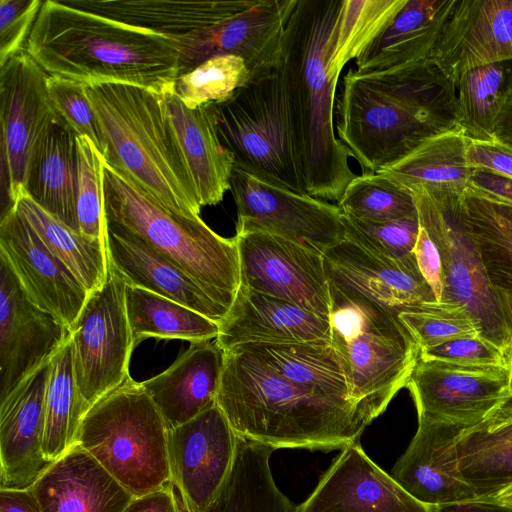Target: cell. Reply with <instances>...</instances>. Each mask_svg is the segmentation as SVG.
<instances>
[{"label": "cell", "instance_id": "cell-1", "mask_svg": "<svg viewBox=\"0 0 512 512\" xmlns=\"http://www.w3.org/2000/svg\"><path fill=\"white\" fill-rule=\"evenodd\" d=\"M336 112L337 137L363 172L459 129L454 82L432 59L370 73L350 69Z\"/></svg>", "mask_w": 512, "mask_h": 512}, {"label": "cell", "instance_id": "cell-2", "mask_svg": "<svg viewBox=\"0 0 512 512\" xmlns=\"http://www.w3.org/2000/svg\"><path fill=\"white\" fill-rule=\"evenodd\" d=\"M216 405L239 437L274 450H343L375 419L364 406L312 393L239 348L224 351Z\"/></svg>", "mask_w": 512, "mask_h": 512}, {"label": "cell", "instance_id": "cell-3", "mask_svg": "<svg viewBox=\"0 0 512 512\" xmlns=\"http://www.w3.org/2000/svg\"><path fill=\"white\" fill-rule=\"evenodd\" d=\"M25 50L48 75L84 85L131 84L164 95L178 76L171 39L64 1H43Z\"/></svg>", "mask_w": 512, "mask_h": 512}, {"label": "cell", "instance_id": "cell-4", "mask_svg": "<svg viewBox=\"0 0 512 512\" xmlns=\"http://www.w3.org/2000/svg\"><path fill=\"white\" fill-rule=\"evenodd\" d=\"M342 0H296L289 16L281 72L305 192L339 201L356 176L352 157L334 127V101L340 76L326 71L328 42Z\"/></svg>", "mask_w": 512, "mask_h": 512}, {"label": "cell", "instance_id": "cell-5", "mask_svg": "<svg viewBox=\"0 0 512 512\" xmlns=\"http://www.w3.org/2000/svg\"><path fill=\"white\" fill-rule=\"evenodd\" d=\"M107 164L167 209L200 217L201 205L171 129L163 96L123 83L86 85Z\"/></svg>", "mask_w": 512, "mask_h": 512}, {"label": "cell", "instance_id": "cell-6", "mask_svg": "<svg viewBox=\"0 0 512 512\" xmlns=\"http://www.w3.org/2000/svg\"><path fill=\"white\" fill-rule=\"evenodd\" d=\"M106 221L135 235L182 268L229 310L240 286L235 238L214 232L200 217L175 213L104 160Z\"/></svg>", "mask_w": 512, "mask_h": 512}, {"label": "cell", "instance_id": "cell-7", "mask_svg": "<svg viewBox=\"0 0 512 512\" xmlns=\"http://www.w3.org/2000/svg\"><path fill=\"white\" fill-rule=\"evenodd\" d=\"M168 427L141 382L129 377L84 416L76 444L134 497L171 482Z\"/></svg>", "mask_w": 512, "mask_h": 512}, {"label": "cell", "instance_id": "cell-8", "mask_svg": "<svg viewBox=\"0 0 512 512\" xmlns=\"http://www.w3.org/2000/svg\"><path fill=\"white\" fill-rule=\"evenodd\" d=\"M330 294L332 343L345 360L354 399L377 418L406 387L419 349L386 308L332 286Z\"/></svg>", "mask_w": 512, "mask_h": 512}, {"label": "cell", "instance_id": "cell-9", "mask_svg": "<svg viewBox=\"0 0 512 512\" xmlns=\"http://www.w3.org/2000/svg\"><path fill=\"white\" fill-rule=\"evenodd\" d=\"M412 194L419 224L441 256L445 278L441 301L464 307L481 337L496 345L512 366V296L489 276L480 246L464 219L463 194L424 189Z\"/></svg>", "mask_w": 512, "mask_h": 512}, {"label": "cell", "instance_id": "cell-10", "mask_svg": "<svg viewBox=\"0 0 512 512\" xmlns=\"http://www.w3.org/2000/svg\"><path fill=\"white\" fill-rule=\"evenodd\" d=\"M212 105L219 139L235 167L306 193L281 68L249 77L230 98Z\"/></svg>", "mask_w": 512, "mask_h": 512}, {"label": "cell", "instance_id": "cell-11", "mask_svg": "<svg viewBox=\"0 0 512 512\" xmlns=\"http://www.w3.org/2000/svg\"><path fill=\"white\" fill-rule=\"evenodd\" d=\"M126 284L110 269L70 327L78 390L90 409L129 377L135 348L125 304Z\"/></svg>", "mask_w": 512, "mask_h": 512}, {"label": "cell", "instance_id": "cell-12", "mask_svg": "<svg viewBox=\"0 0 512 512\" xmlns=\"http://www.w3.org/2000/svg\"><path fill=\"white\" fill-rule=\"evenodd\" d=\"M236 229L259 230L324 253L345 239L338 205L233 167Z\"/></svg>", "mask_w": 512, "mask_h": 512}, {"label": "cell", "instance_id": "cell-13", "mask_svg": "<svg viewBox=\"0 0 512 512\" xmlns=\"http://www.w3.org/2000/svg\"><path fill=\"white\" fill-rule=\"evenodd\" d=\"M47 78L25 49L0 66L2 176L7 197L1 215L15 207L25 190L34 153L57 116Z\"/></svg>", "mask_w": 512, "mask_h": 512}, {"label": "cell", "instance_id": "cell-14", "mask_svg": "<svg viewBox=\"0 0 512 512\" xmlns=\"http://www.w3.org/2000/svg\"><path fill=\"white\" fill-rule=\"evenodd\" d=\"M240 285L330 319L332 301L323 254L285 238L236 229Z\"/></svg>", "mask_w": 512, "mask_h": 512}, {"label": "cell", "instance_id": "cell-15", "mask_svg": "<svg viewBox=\"0 0 512 512\" xmlns=\"http://www.w3.org/2000/svg\"><path fill=\"white\" fill-rule=\"evenodd\" d=\"M295 3L250 0L243 10L171 40L178 52V75L221 55L244 59L250 77L281 68L286 25Z\"/></svg>", "mask_w": 512, "mask_h": 512}, {"label": "cell", "instance_id": "cell-16", "mask_svg": "<svg viewBox=\"0 0 512 512\" xmlns=\"http://www.w3.org/2000/svg\"><path fill=\"white\" fill-rule=\"evenodd\" d=\"M406 388L418 422L469 429L482 424L512 394L511 370L502 366H461L419 358Z\"/></svg>", "mask_w": 512, "mask_h": 512}, {"label": "cell", "instance_id": "cell-17", "mask_svg": "<svg viewBox=\"0 0 512 512\" xmlns=\"http://www.w3.org/2000/svg\"><path fill=\"white\" fill-rule=\"evenodd\" d=\"M237 442L217 405L168 429L171 482L190 512H202L214 498L233 465Z\"/></svg>", "mask_w": 512, "mask_h": 512}, {"label": "cell", "instance_id": "cell-18", "mask_svg": "<svg viewBox=\"0 0 512 512\" xmlns=\"http://www.w3.org/2000/svg\"><path fill=\"white\" fill-rule=\"evenodd\" d=\"M69 338V328L28 299L0 255V402Z\"/></svg>", "mask_w": 512, "mask_h": 512}, {"label": "cell", "instance_id": "cell-19", "mask_svg": "<svg viewBox=\"0 0 512 512\" xmlns=\"http://www.w3.org/2000/svg\"><path fill=\"white\" fill-rule=\"evenodd\" d=\"M0 255L10 265L28 299L70 329L89 292L50 252L16 206L1 215Z\"/></svg>", "mask_w": 512, "mask_h": 512}, {"label": "cell", "instance_id": "cell-20", "mask_svg": "<svg viewBox=\"0 0 512 512\" xmlns=\"http://www.w3.org/2000/svg\"><path fill=\"white\" fill-rule=\"evenodd\" d=\"M323 258L330 286L372 300L396 316L436 301L414 253L388 259L344 239L326 250Z\"/></svg>", "mask_w": 512, "mask_h": 512}, {"label": "cell", "instance_id": "cell-21", "mask_svg": "<svg viewBox=\"0 0 512 512\" xmlns=\"http://www.w3.org/2000/svg\"><path fill=\"white\" fill-rule=\"evenodd\" d=\"M408 494L364 452L341 450L299 512H435Z\"/></svg>", "mask_w": 512, "mask_h": 512}, {"label": "cell", "instance_id": "cell-22", "mask_svg": "<svg viewBox=\"0 0 512 512\" xmlns=\"http://www.w3.org/2000/svg\"><path fill=\"white\" fill-rule=\"evenodd\" d=\"M512 58V0H455L431 59L455 82L467 70Z\"/></svg>", "mask_w": 512, "mask_h": 512}, {"label": "cell", "instance_id": "cell-23", "mask_svg": "<svg viewBox=\"0 0 512 512\" xmlns=\"http://www.w3.org/2000/svg\"><path fill=\"white\" fill-rule=\"evenodd\" d=\"M49 362L0 402V489L30 488L53 463L42 450Z\"/></svg>", "mask_w": 512, "mask_h": 512}, {"label": "cell", "instance_id": "cell-24", "mask_svg": "<svg viewBox=\"0 0 512 512\" xmlns=\"http://www.w3.org/2000/svg\"><path fill=\"white\" fill-rule=\"evenodd\" d=\"M463 430L442 423L418 422L414 437L390 475L413 498L429 506L476 500V492L459 469L457 441Z\"/></svg>", "mask_w": 512, "mask_h": 512}, {"label": "cell", "instance_id": "cell-25", "mask_svg": "<svg viewBox=\"0 0 512 512\" xmlns=\"http://www.w3.org/2000/svg\"><path fill=\"white\" fill-rule=\"evenodd\" d=\"M218 324L223 351L249 343L332 341L330 319L241 285Z\"/></svg>", "mask_w": 512, "mask_h": 512}, {"label": "cell", "instance_id": "cell-26", "mask_svg": "<svg viewBox=\"0 0 512 512\" xmlns=\"http://www.w3.org/2000/svg\"><path fill=\"white\" fill-rule=\"evenodd\" d=\"M106 249L109 269L126 285L173 300L217 322L228 312L182 268L108 221Z\"/></svg>", "mask_w": 512, "mask_h": 512}, {"label": "cell", "instance_id": "cell-27", "mask_svg": "<svg viewBox=\"0 0 512 512\" xmlns=\"http://www.w3.org/2000/svg\"><path fill=\"white\" fill-rule=\"evenodd\" d=\"M43 512H123L134 496L79 445L31 486Z\"/></svg>", "mask_w": 512, "mask_h": 512}, {"label": "cell", "instance_id": "cell-28", "mask_svg": "<svg viewBox=\"0 0 512 512\" xmlns=\"http://www.w3.org/2000/svg\"><path fill=\"white\" fill-rule=\"evenodd\" d=\"M162 96L199 204H218L230 190L234 158L219 139L213 105L190 109L174 93Z\"/></svg>", "mask_w": 512, "mask_h": 512}, {"label": "cell", "instance_id": "cell-29", "mask_svg": "<svg viewBox=\"0 0 512 512\" xmlns=\"http://www.w3.org/2000/svg\"><path fill=\"white\" fill-rule=\"evenodd\" d=\"M223 366L224 351L216 341L195 342L170 367L141 384L172 429L216 405Z\"/></svg>", "mask_w": 512, "mask_h": 512}, {"label": "cell", "instance_id": "cell-30", "mask_svg": "<svg viewBox=\"0 0 512 512\" xmlns=\"http://www.w3.org/2000/svg\"><path fill=\"white\" fill-rule=\"evenodd\" d=\"M455 0H406L379 35L355 59L358 73L431 59Z\"/></svg>", "mask_w": 512, "mask_h": 512}, {"label": "cell", "instance_id": "cell-31", "mask_svg": "<svg viewBox=\"0 0 512 512\" xmlns=\"http://www.w3.org/2000/svg\"><path fill=\"white\" fill-rule=\"evenodd\" d=\"M64 3L173 40L243 10L250 0H71Z\"/></svg>", "mask_w": 512, "mask_h": 512}, {"label": "cell", "instance_id": "cell-32", "mask_svg": "<svg viewBox=\"0 0 512 512\" xmlns=\"http://www.w3.org/2000/svg\"><path fill=\"white\" fill-rule=\"evenodd\" d=\"M233 348L253 355L312 393L371 411L354 399L345 360L332 341L249 343Z\"/></svg>", "mask_w": 512, "mask_h": 512}, {"label": "cell", "instance_id": "cell-33", "mask_svg": "<svg viewBox=\"0 0 512 512\" xmlns=\"http://www.w3.org/2000/svg\"><path fill=\"white\" fill-rule=\"evenodd\" d=\"M77 134L56 116L32 158L25 192L54 217L80 232L76 211Z\"/></svg>", "mask_w": 512, "mask_h": 512}, {"label": "cell", "instance_id": "cell-34", "mask_svg": "<svg viewBox=\"0 0 512 512\" xmlns=\"http://www.w3.org/2000/svg\"><path fill=\"white\" fill-rule=\"evenodd\" d=\"M274 449L238 436L229 474L202 512H299L277 487L269 464Z\"/></svg>", "mask_w": 512, "mask_h": 512}, {"label": "cell", "instance_id": "cell-35", "mask_svg": "<svg viewBox=\"0 0 512 512\" xmlns=\"http://www.w3.org/2000/svg\"><path fill=\"white\" fill-rule=\"evenodd\" d=\"M469 140L458 130L432 137L407 156L378 171L411 193L449 192L462 195L471 187L467 162Z\"/></svg>", "mask_w": 512, "mask_h": 512}, {"label": "cell", "instance_id": "cell-36", "mask_svg": "<svg viewBox=\"0 0 512 512\" xmlns=\"http://www.w3.org/2000/svg\"><path fill=\"white\" fill-rule=\"evenodd\" d=\"M15 206L50 252L70 269L89 293L103 286L109 272L106 241L86 237L67 226L25 190Z\"/></svg>", "mask_w": 512, "mask_h": 512}, {"label": "cell", "instance_id": "cell-37", "mask_svg": "<svg viewBox=\"0 0 512 512\" xmlns=\"http://www.w3.org/2000/svg\"><path fill=\"white\" fill-rule=\"evenodd\" d=\"M458 128L469 141H494L512 95V58L473 67L455 82Z\"/></svg>", "mask_w": 512, "mask_h": 512}, {"label": "cell", "instance_id": "cell-38", "mask_svg": "<svg viewBox=\"0 0 512 512\" xmlns=\"http://www.w3.org/2000/svg\"><path fill=\"white\" fill-rule=\"evenodd\" d=\"M125 304L135 346L150 337L195 343L219 333L217 321L139 287L126 285Z\"/></svg>", "mask_w": 512, "mask_h": 512}, {"label": "cell", "instance_id": "cell-39", "mask_svg": "<svg viewBox=\"0 0 512 512\" xmlns=\"http://www.w3.org/2000/svg\"><path fill=\"white\" fill-rule=\"evenodd\" d=\"M89 411L76 384L70 338L49 362L45 393L44 456L54 462L76 444Z\"/></svg>", "mask_w": 512, "mask_h": 512}, {"label": "cell", "instance_id": "cell-40", "mask_svg": "<svg viewBox=\"0 0 512 512\" xmlns=\"http://www.w3.org/2000/svg\"><path fill=\"white\" fill-rule=\"evenodd\" d=\"M457 450L461 475L477 499H490L512 486V422L493 430H463Z\"/></svg>", "mask_w": 512, "mask_h": 512}, {"label": "cell", "instance_id": "cell-41", "mask_svg": "<svg viewBox=\"0 0 512 512\" xmlns=\"http://www.w3.org/2000/svg\"><path fill=\"white\" fill-rule=\"evenodd\" d=\"M465 222L478 242L493 282L512 296V204L468 188L462 195Z\"/></svg>", "mask_w": 512, "mask_h": 512}, {"label": "cell", "instance_id": "cell-42", "mask_svg": "<svg viewBox=\"0 0 512 512\" xmlns=\"http://www.w3.org/2000/svg\"><path fill=\"white\" fill-rule=\"evenodd\" d=\"M405 2L406 0H342L328 42L327 74L340 76L345 65L364 51Z\"/></svg>", "mask_w": 512, "mask_h": 512}, {"label": "cell", "instance_id": "cell-43", "mask_svg": "<svg viewBox=\"0 0 512 512\" xmlns=\"http://www.w3.org/2000/svg\"><path fill=\"white\" fill-rule=\"evenodd\" d=\"M337 203L342 214L369 223L417 215L413 194L379 172L356 175Z\"/></svg>", "mask_w": 512, "mask_h": 512}, {"label": "cell", "instance_id": "cell-44", "mask_svg": "<svg viewBox=\"0 0 512 512\" xmlns=\"http://www.w3.org/2000/svg\"><path fill=\"white\" fill-rule=\"evenodd\" d=\"M250 77L246 62L235 55L212 57L178 75L173 93L190 109L230 98Z\"/></svg>", "mask_w": 512, "mask_h": 512}, {"label": "cell", "instance_id": "cell-45", "mask_svg": "<svg viewBox=\"0 0 512 512\" xmlns=\"http://www.w3.org/2000/svg\"><path fill=\"white\" fill-rule=\"evenodd\" d=\"M398 318L415 341L419 352L444 343L481 336L468 311L452 302L431 301L399 313Z\"/></svg>", "mask_w": 512, "mask_h": 512}, {"label": "cell", "instance_id": "cell-46", "mask_svg": "<svg viewBox=\"0 0 512 512\" xmlns=\"http://www.w3.org/2000/svg\"><path fill=\"white\" fill-rule=\"evenodd\" d=\"M76 144V211L79 230L86 237L106 241L104 157L86 137L77 136Z\"/></svg>", "mask_w": 512, "mask_h": 512}, {"label": "cell", "instance_id": "cell-47", "mask_svg": "<svg viewBox=\"0 0 512 512\" xmlns=\"http://www.w3.org/2000/svg\"><path fill=\"white\" fill-rule=\"evenodd\" d=\"M345 239L383 258L402 259L413 253L418 232V214L412 217L369 223L342 214Z\"/></svg>", "mask_w": 512, "mask_h": 512}, {"label": "cell", "instance_id": "cell-48", "mask_svg": "<svg viewBox=\"0 0 512 512\" xmlns=\"http://www.w3.org/2000/svg\"><path fill=\"white\" fill-rule=\"evenodd\" d=\"M47 89L57 115L69 124L77 136H83L92 141L103 155L101 133L86 92V85L48 75Z\"/></svg>", "mask_w": 512, "mask_h": 512}, {"label": "cell", "instance_id": "cell-49", "mask_svg": "<svg viewBox=\"0 0 512 512\" xmlns=\"http://www.w3.org/2000/svg\"><path fill=\"white\" fill-rule=\"evenodd\" d=\"M43 1H0V66L25 49Z\"/></svg>", "mask_w": 512, "mask_h": 512}, {"label": "cell", "instance_id": "cell-50", "mask_svg": "<svg viewBox=\"0 0 512 512\" xmlns=\"http://www.w3.org/2000/svg\"><path fill=\"white\" fill-rule=\"evenodd\" d=\"M419 358L461 366H502L512 371L503 352L481 336L457 339L421 351Z\"/></svg>", "mask_w": 512, "mask_h": 512}, {"label": "cell", "instance_id": "cell-51", "mask_svg": "<svg viewBox=\"0 0 512 512\" xmlns=\"http://www.w3.org/2000/svg\"><path fill=\"white\" fill-rule=\"evenodd\" d=\"M419 270L430 286L436 301L443 298L445 278L441 256L426 229L419 224L417 241L413 250Z\"/></svg>", "mask_w": 512, "mask_h": 512}, {"label": "cell", "instance_id": "cell-52", "mask_svg": "<svg viewBox=\"0 0 512 512\" xmlns=\"http://www.w3.org/2000/svg\"><path fill=\"white\" fill-rule=\"evenodd\" d=\"M466 158L473 169H484L512 177V148L497 141H469Z\"/></svg>", "mask_w": 512, "mask_h": 512}, {"label": "cell", "instance_id": "cell-53", "mask_svg": "<svg viewBox=\"0 0 512 512\" xmlns=\"http://www.w3.org/2000/svg\"><path fill=\"white\" fill-rule=\"evenodd\" d=\"M123 512H190L178 489L170 482L159 490L136 496Z\"/></svg>", "mask_w": 512, "mask_h": 512}, {"label": "cell", "instance_id": "cell-54", "mask_svg": "<svg viewBox=\"0 0 512 512\" xmlns=\"http://www.w3.org/2000/svg\"><path fill=\"white\" fill-rule=\"evenodd\" d=\"M470 184L485 196L512 204V177L489 170L473 169Z\"/></svg>", "mask_w": 512, "mask_h": 512}, {"label": "cell", "instance_id": "cell-55", "mask_svg": "<svg viewBox=\"0 0 512 512\" xmlns=\"http://www.w3.org/2000/svg\"><path fill=\"white\" fill-rule=\"evenodd\" d=\"M0 512H43L32 490L0 489Z\"/></svg>", "mask_w": 512, "mask_h": 512}, {"label": "cell", "instance_id": "cell-56", "mask_svg": "<svg viewBox=\"0 0 512 512\" xmlns=\"http://www.w3.org/2000/svg\"><path fill=\"white\" fill-rule=\"evenodd\" d=\"M435 512H512V506L494 500H480L436 507Z\"/></svg>", "mask_w": 512, "mask_h": 512}, {"label": "cell", "instance_id": "cell-57", "mask_svg": "<svg viewBox=\"0 0 512 512\" xmlns=\"http://www.w3.org/2000/svg\"><path fill=\"white\" fill-rule=\"evenodd\" d=\"M494 137L495 140L512 148V95L500 115Z\"/></svg>", "mask_w": 512, "mask_h": 512}, {"label": "cell", "instance_id": "cell-58", "mask_svg": "<svg viewBox=\"0 0 512 512\" xmlns=\"http://www.w3.org/2000/svg\"><path fill=\"white\" fill-rule=\"evenodd\" d=\"M510 422H512V394L482 424L475 427L493 430Z\"/></svg>", "mask_w": 512, "mask_h": 512}, {"label": "cell", "instance_id": "cell-59", "mask_svg": "<svg viewBox=\"0 0 512 512\" xmlns=\"http://www.w3.org/2000/svg\"><path fill=\"white\" fill-rule=\"evenodd\" d=\"M511 389H512V371H511Z\"/></svg>", "mask_w": 512, "mask_h": 512}]
</instances>
